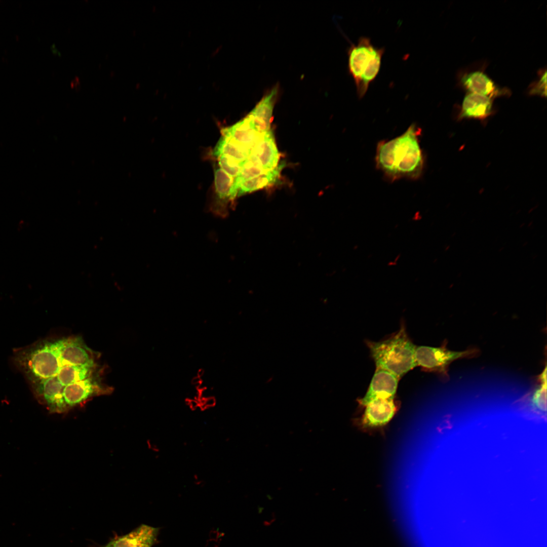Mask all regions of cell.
I'll use <instances>...</instances> for the list:
<instances>
[{
  "label": "cell",
  "instance_id": "cell-1",
  "mask_svg": "<svg viewBox=\"0 0 547 547\" xmlns=\"http://www.w3.org/2000/svg\"><path fill=\"white\" fill-rule=\"evenodd\" d=\"M420 134L421 129L412 124L400 135L378 143L376 166L386 178L393 181L421 176L424 158L420 144Z\"/></svg>",
  "mask_w": 547,
  "mask_h": 547
},
{
  "label": "cell",
  "instance_id": "cell-2",
  "mask_svg": "<svg viewBox=\"0 0 547 547\" xmlns=\"http://www.w3.org/2000/svg\"><path fill=\"white\" fill-rule=\"evenodd\" d=\"M376 369L386 370L399 379L416 367V345L408 336L404 325L388 338L377 342L366 341Z\"/></svg>",
  "mask_w": 547,
  "mask_h": 547
},
{
  "label": "cell",
  "instance_id": "cell-3",
  "mask_svg": "<svg viewBox=\"0 0 547 547\" xmlns=\"http://www.w3.org/2000/svg\"><path fill=\"white\" fill-rule=\"evenodd\" d=\"M384 49L375 47L369 38L362 36L348 51V68L356 87L357 94L362 99L370 84L380 70Z\"/></svg>",
  "mask_w": 547,
  "mask_h": 547
},
{
  "label": "cell",
  "instance_id": "cell-4",
  "mask_svg": "<svg viewBox=\"0 0 547 547\" xmlns=\"http://www.w3.org/2000/svg\"><path fill=\"white\" fill-rule=\"evenodd\" d=\"M445 341L440 347L416 346L415 359L416 366L422 370L440 375L444 379H449L448 374L450 364L459 359L472 358L477 357L480 350L477 348H470L463 351H452L447 347Z\"/></svg>",
  "mask_w": 547,
  "mask_h": 547
},
{
  "label": "cell",
  "instance_id": "cell-5",
  "mask_svg": "<svg viewBox=\"0 0 547 547\" xmlns=\"http://www.w3.org/2000/svg\"><path fill=\"white\" fill-rule=\"evenodd\" d=\"M399 380L386 370L376 369L366 394L359 400L360 404L366 406L378 399H394Z\"/></svg>",
  "mask_w": 547,
  "mask_h": 547
},
{
  "label": "cell",
  "instance_id": "cell-6",
  "mask_svg": "<svg viewBox=\"0 0 547 547\" xmlns=\"http://www.w3.org/2000/svg\"><path fill=\"white\" fill-rule=\"evenodd\" d=\"M60 359L62 366H79L93 368L94 361L89 349L78 338L59 339Z\"/></svg>",
  "mask_w": 547,
  "mask_h": 547
},
{
  "label": "cell",
  "instance_id": "cell-7",
  "mask_svg": "<svg viewBox=\"0 0 547 547\" xmlns=\"http://www.w3.org/2000/svg\"><path fill=\"white\" fill-rule=\"evenodd\" d=\"M106 392L103 391L91 377L64 386L63 400L66 413L91 398Z\"/></svg>",
  "mask_w": 547,
  "mask_h": 547
},
{
  "label": "cell",
  "instance_id": "cell-8",
  "mask_svg": "<svg viewBox=\"0 0 547 547\" xmlns=\"http://www.w3.org/2000/svg\"><path fill=\"white\" fill-rule=\"evenodd\" d=\"M222 135L229 138L251 154L253 148L264 133L258 132L248 115L242 121L221 130Z\"/></svg>",
  "mask_w": 547,
  "mask_h": 547
},
{
  "label": "cell",
  "instance_id": "cell-9",
  "mask_svg": "<svg viewBox=\"0 0 547 547\" xmlns=\"http://www.w3.org/2000/svg\"><path fill=\"white\" fill-rule=\"evenodd\" d=\"M250 155L257 160L265 171L271 170L278 165L280 154L276 146L274 133L271 130L263 134L253 148Z\"/></svg>",
  "mask_w": 547,
  "mask_h": 547
},
{
  "label": "cell",
  "instance_id": "cell-10",
  "mask_svg": "<svg viewBox=\"0 0 547 547\" xmlns=\"http://www.w3.org/2000/svg\"><path fill=\"white\" fill-rule=\"evenodd\" d=\"M159 529L142 524L129 533L114 539L105 547H151Z\"/></svg>",
  "mask_w": 547,
  "mask_h": 547
},
{
  "label": "cell",
  "instance_id": "cell-11",
  "mask_svg": "<svg viewBox=\"0 0 547 547\" xmlns=\"http://www.w3.org/2000/svg\"><path fill=\"white\" fill-rule=\"evenodd\" d=\"M365 406L363 423L368 427L386 424L393 417L396 410L394 399H378Z\"/></svg>",
  "mask_w": 547,
  "mask_h": 547
},
{
  "label": "cell",
  "instance_id": "cell-12",
  "mask_svg": "<svg viewBox=\"0 0 547 547\" xmlns=\"http://www.w3.org/2000/svg\"><path fill=\"white\" fill-rule=\"evenodd\" d=\"M492 111V98L470 93L463 99L458 118L483 120L488 117Z\"/></svg>",
  "mask_w": 547,
  "mask_h": 547
},
{
  "label": "cell",
  "instance_id": "cell-13",
  "mask_svg": "<svg viewBox=\"0 0 547 547\" xmlns=\"http://www.w3.org/2000/svg\"><path fill=\"white\" fill-rule=\"evenodd\" d=\"M277 93V89L272 90L262 99L248 114L255 129L260 133L270 130L272 111Z\"/></svg>",
  "mask_w": 547,
  "mask_h": 547
},
{
  "label": "cell",
  "instance_id": "cell-14",
  "mask_svg": "<svg viewBox=\"0 0 547 547\" xmlns=\"http://www.w3.org/2000/svg\"><path fill=\"white\" fill-rule=\"evenodd\" d=\"M463 86L470 93H477L492 98L502 93L494 83L484 72L475 71L465 74L461 79Z\"/></svg>",
  "mask_w": 547,
  "mask_h": 547
},
{
  "label": "cell",
  "instance_id": "cell-15",
  "mask_svg": "<svg viewBox=\"0 0 547 547\" xmlns=\"http://www.w3.org/2000/svg\"><path fill=\"white\" fill-rule=\"evenodd\" d=\"M285 166V162L282 161L275 168L268 171L266 173L246 180L241 184L238 190L237 197H240L276 184L278 181L280 173Z\"/></svg>",
  "mask_w": 547,
  "mask_h": 547
},
{
  "label": "cell",
  "instance_id": "cell-16",
  "mask_svg": "<svg viewBox=\"0 0 547 547\" xmlns=\"http://www.w3.org/2000/svg\"><path fill=\"white\" fill-rule=\"evenodd\" d=\"M93 368L79 366H62L54 377H56L65 386L91 377Z\"/></svg>",
  "mask_w": 547,
  "mask_h": 547
},
{
  "label": "cell",
  "instance_id": "cell-17",
  "mask_svg": "<svg viewBox=\"0 0 547 547\" xmlns=\"http://www.w3.org/2000/svg\"><path fill=\"white\" fill-rule=\"evenodd\" d=\"M538 384L531 395L532 406L542 412L546 411V367L537 377Z\"/></svg>",
  "mask_w": 547,
  "mask_h": 547
},
{
  "label": "cell",
  "instance_id": "cell-18",
  "mask_svg": "<svg viewBox=\"0 0 547 547\" xmlns=\"http://www.w3.org/2000/svg\"><path fill=\"white\" fill-rule=\"evenodd\" d=\"M219 164L224 172L231 177H236L241 168L239 163L228 155L221 154L218 157Z\"/></svg>",
  "mask_w": 547,
  "mask_h": 547
},
{
  "label": "cell",
  "instance_id": "cell-19",
  "mask_svg": "<svg viewBox=\"0 0 547 547\" xmlns=\"http://www.w3.org/2000/svg\"><path fill=\"white\" fill-rule=\"evenodd\" d=\"M546 72L545 71L538 82L536 83V85H534L533 87L531 88L530 92V93L531 94H538L542 96L546 97Z\"/></svg>",
  "mask_w": 547,
  "mask_h": 547
},
{
  "label": "cell",
  "instance_id": "cell-20",
  "mask_svg": "<svg viewBox=\"0 0 547 547\" xmlns=\"http://www.w3.org/2000/svg\"><path fill=\"white\" fill-rule=\"evenodd\" d=\"M71 87L72 88L76 90H79L80 89V83L78 77H76L71 82Z\"/></svg>",
  "mask_w": 547,
  "mask_h": 547
},
{
  "label": "cell",
  "instance_id": "cell-21",
  "mask_svg": "<svg viewBox=\"0 0 547 547\" xmlns=\"http://www.w3.org/2000/svg\"><path fill=\"white\" fill-rule=\"evenodd\" d=\"M193 482H194L196 484L200 485L203 482V481L199 478V476L196 474H194L193 475Z\"/></svg>",
  "mask_w": 547,
  "mask_h": 547
},
{
  "label": "cell",
  "instance_id": "cell-22",
  "mask_svg": "<svg viewBox=\"0 0 547 547\" xmlns=\"http://www.w3.org/2000/svg\"><path fill=\"white\" fill-rule=\"evenodd\" d=\"M524 225H525V223H522V224H521V225L520 226V228H521V227H522V226H524Z\"/></svg>",
  "mask_w": 547,
  "mask_h": 547
},
{
  "label": "cell",
  "instance_id": "cell-23",
  "mask_svg": "<svg viewBox=\"0 0 547 547\" xmlns=\"http://www.w3.org/2000/svg\"><path fill=\"white\" fill-rule=\"evenodd\" d=\"M532 224V222H530L529 224H528V227H530V225H531Z\"/></svg>",
  "mask_w": 547,
  "mask_h": 547
},
{
  "label": "cell",
  "instance_id": "cell-24",
  "mask_svg": "<svg viewBox=\"0 0 547 547\" xmlns=\"http://www.w3.org/2000/svg\"><path fill=\"white\" fill-rule=\"evenodd\" d=\"M527 243H528V242H525V244H524V245H523V246H525V245H526V244H527Z\"/></svg>",
  "mask_w": 547,
  "mask_h": 547
}]
</instances>
